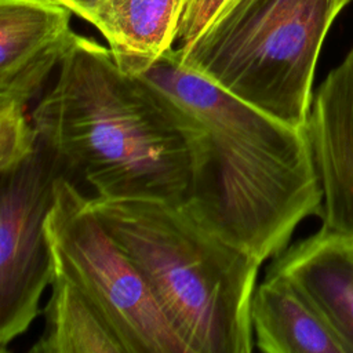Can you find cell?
Instances as JSON below:
<instances>
[{"instance_id":"obj_14","label":"cell","mask_w":353,"mask_h":353,"mask_svg":"<svg viewBox=\"0 0 353 353\" xmlns=\"http://www.w3.org/2000/svg\"><path fill=\"white\" fill-rule=\"evenodd\" d=\"M229 0H185L175 43L176 47L190 44L218 15Z\"/></svg>"},{"instance_id":"obj_11","label":"cell","mask_w":353,"mask_h":353,"mask_svg":"<svg viewBox=\"0 0 353 353\" xmlns=\"http://www.w3.org/2000/svg\"><path fill=\"white\" fill-rule=\"evenodd\" d=\"M185 0H99L81 19L108 41L119 68L141 76L172 48Z\"/></svg>"},{"instance_id":"obj_4","label":"cell","mask_w":353,"mask_h":353,"mask_svg":"<svg viewBox=\"0 0 353 353\" xmlns=\"http://www.w3.org/2000/svg\"><path fill=\"white\" fill-rule=\"evenodd\" d=\"M352 0H229L179 61L226 92L305 127L324 39Z\"/></svg>"},{"instance_id":"obj_10","label":"cell","mask_w":353,"mask_h":353,"mask_svg":"<svg viewBox=\"0 0 353 353\" xmlns=\"http://www.w3.org/2000/svg\"><path fill=\"white\" fill-rule=\"evenodd\" d=\"M255 349L265 353H346L316 306L284 276L266 272L251 302Z\"/></svg>"},{"instance_id":"obj_9","label":"cell","mask_w":353,"mask_h":353,"mask_svg":"<svg viewBox=\"0 0 353 353\" xmlns=\"http://www.w3.org/2000/svg\"><path fill=\"white\" fill-rule=\"evenodd\" d=\"M269 273L287 277L353 353V240L321 228L273 258Z\"/></svg>"},{"instance_id":"obj_6","label":"cell","mask_w":353,"mask_h":353,"mask_svg":"<svg viewBox=\"0 0 353 353\" xmlns=\"http://www.w3.org/2000/svg\"><path fill=\"white\" fill-rule=\"evenodd\" d=\"M0 176V352L6 353L39 316L52 279L44 222L59 172L39 141L28 159Z\"/></svg>"},{"instance_id":"obj_13","label":"cell","mask_w":353,"mask_h":353,"mask_svg":"<svg viewBox=\"0 0 353 353\" xmlns=\"http://www.w3.org/2000/svg\"><path fill=\"white\" fill-rule=\"evenodd\" d=\"M28 106L17 101L0 98V171L17 167L28 159L39 145Z\"/></svg>"},{"instance_id":"obj_3","label":"cell","mask_w":353,"mask_h":353,"mask_svg":"<svg viewBox=\"0 0 353 353\" xmlns=\"http://www.w3.org/2000/svg\"><path fill=\"white\" fill-rule=\"evenodd\" d=\"M90 204L145 277L188 353L254 350L258 259L204 229L181 205L149 199Z\"/></svg>"},{"instance_id":"obj_8","label":"cell","mask_w":353,"mask_h":353,"mask_svg":"<svg viewBox=\"0 0 353 353\" xmlns=\"http://www.w3.org/2000/svg\"><path fill=\"white\" fill-rule=\"evenodd\" d=\"M70 14L57 0H0V98L26 105L70 47Z\"/></svg>"},{"instance_id":"obj_12","label":"cell","mask_w":353,"mask_h":353,"mask_svg":"<svg viewBox=\"0 0 353 353\" xmlns=\"http://www.w3.org/2000/svg\"><path fill=\"white\" fill-rule=\"evenodd\" d=\"M44 327L30 353H125V349L95 306L69 279L52 270Z\"/></svg>"},{"instance_id":"obj_15","label":"cell","mask_w":353,"mask_h":353,"mask_svg":"<svg viewBox=\"0 0 353 353\" xmlns=\"http://www.w3.org/2000/svg\"><path fill=\"white\" fill-rule=\"evenodd\" d=\"M61 4L66 6L69 10H72L73 14L77 17H83L88 10H91L99 0H57Z\"/></svg>"},{"instance_id":"obj_7","label":"cell","mask_w":353,"mask_h":353,"mask_svg":"<svg viewBox=\"0 0 353 353\" xmlns=\"http://www.w3.org/2000/svg\"><path fill=\"white\" fill-rule=\"evenodd\" d=\"M305 130L323 190L321 228L353 240V47L313 94Z\"/></svg>"},{"instance_id":"obj_1","label":"cell","mask_w":353,"mask_h":353,"mask_svg":"<svg viewBox=\"0 0 353 353\" xmlns=\"http://www.w3.org/2000/svg\"><path fill=\"white\" fill-rule=\"evenodd\" d=\"M183 112L192 150L183 208L261 263L296 226L321 216L323 190L305 127L284 123L186 68L175 48L142 74Z\"/></svg>"},{"instance_id":"obj_5","label":"cell","mask_w":353,"mask_h":353,"mask_svg":"<svg viewBox=\"0 0 353 353\" xmlns=\"http://www.w3.org/2000/svg\"><path fill=\"white\" fill-rule=\"evenodd\" d=\"M44 229L52 270L95 303L125 353H188L134 261L99 221L90 200L61 176Z\"/></svg>"},{"instance_id":"obj_2","label":"cell","mask_w":353,"mask_h":353,"mask_svg":"<svg viewBox=\"0 0 353 353\" xmlns=\"http://www.w3.org/2000/svg\"><path fill=\"white\" fill-rule=\"evenodd\" d=\"M30 119L59 176L87 199H149L183 207L192 150L181 108L109 48L74 34Z\"/></svg>"}]
</instances>
